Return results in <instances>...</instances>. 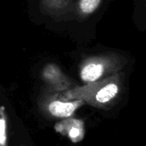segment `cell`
<instances>
[{
    "label": "cell",
    "mask_w": 146,
    "mask_h": 146,
    "mask_svg": "<svg viewBox=\"0 0 146 146\" xmlns=\"http://www.w3.org/2000/svg\"><path fill=\"white\" fill-rule=\"evenodd\" d=\"M122 86V75L117 74L102 80L75 86L61 92L60 96L66 101L82 100L92 107L106 110L116 102L121 93Z\"/></svg>",
    "instance_id": "obj_1"
},
{
    "label": "cell",
    "mask_w": 146,
    "mask_h": 146,
    "mask_svg": "<svg viewBox=\"0 0 146 146\" xmlns=\"http://www.w3.org/2000/svg\"><path fill=\"white\" fill-rule=\"evenodd\" d=\"M57 92L46 88L38 98V107L40 111L46 117L66 119L72 116L75 111L85 104L82 100L66 101Z\"/></svg>",
    "instance_id": "obj_2"
},
{
    "label": "cell",
    "mask_w": 146,
    "mask_h": 146,
    "mask_svg": "<svg viewBox=\"0 0 146 146\" xmlns=\"http://www.w3.org/2000/svg\"><path fill=\"white\" fill-rule=\"evenodd\" d=\"M121 64L111 57H94L86 60L80 68V78L85 83H92L118 74Z\"/></svg>",
    "instance_id": "obj_3"
},
{
    "label": "cell",
    "mask_w": 146,
    "mask_h": 146,
    "mask_svg": "<svg viewBox=\"0 0 146 146\" xmlns=\"http://www.w3.org/2000/svg\"><path fill=\"white\" fill-rule=\"evenodd\" d=\"M42 79L45 81L47 89L57 92H65L77 86H74L71 80L53 64L46 65L42 71Z\"/></svg>",
    "instance_id": "obj_4"
},
{
    "label": "cell",
    "mask_w": 146,
    "mask_h": 146,
    "mask_svg": "<svg viewBox=\"0 0 146 146\" xmlns=\"http://www.w3.org/2000/svg\"><path fill=\"white\" fill-rule=\"evenodd\" d=\"M55 130L67 137L74 143L81 141L84 137L83 122L74 118L63 119L55 125Z\"/></svg>",
    "instance_id": "obj_5"
},
{
    "label": "cell",
    "mask_w": 146,
    "mask_h": 146,
    "mask_svg": "<svg viewBox=\"0 0 146 146\" xmlns=\"http://www.w3.org/2000/svg\"><path fill=\"white\" fill-rule=\"evenodd\" d=\"M0 146H8V118L3 106H0Z\"/></svg>",
    "instance_id": "obj_6"
},
{
    "label": "cell",
    "mask_w": 146,
    "mask_h": 146,
    "mask_svg": "<svg viewBox=\"0 0 146 146\" xmlns=\"http://www.w3.org/2000/svg\"><path fill=\"white\" fill-rule=\"evenodd\" d=\"M100 3L101 0H80L79 8L82 13L90 14L98 8Z\"/></svg>",
    "instance_id": "obj_7"
},
{
    "label": "cell",
    "mask_w": 146,
    "mask_h": 146,
    "mask_svg": "<svg viewBox=\"0 0 146 146\" xmlns=\"http://www.w3.org/2000/svg\"><path fill=\"white\" fill-rule=\"evenodd\" d=\"M20 146H27V145H23V144H22V145H21Z\"/></svg>",
    "instance_id": "obj_8"
}]
</instances>
